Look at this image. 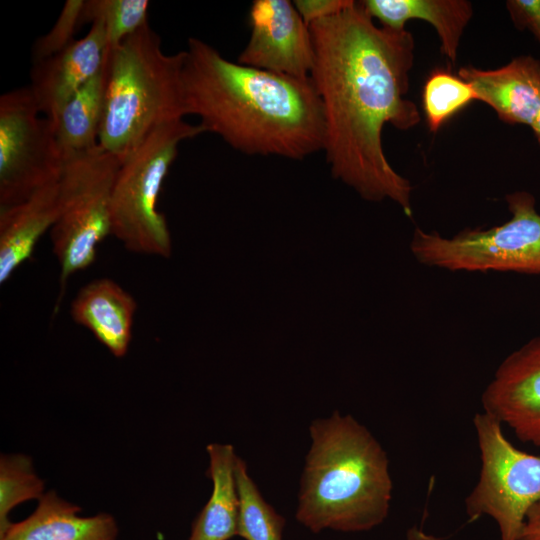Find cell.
<instances>
[{
    "instance_id": "obj_15",
    "label": "cell",
    "mask_w": 540,
    "mask_h": 540,
    "mask_svg": "<svg viewBox=\"0 0 540 540\" xmlns=\"http://www.w3.org/2000/svg\"><path fill=\"white\" fill-rule=\"evenodd\" d=\"M60 213L59 179L25 200L0 209V283H5L34 253Z\"/></svg>"
},
{
    "instance_id": "obj_3",
    "label": "cell",
    "mask_w": 540,
    "mask_h": 540,
    "mask_svg": "<svg viewBox=\"0 0 540 540\" xmlns=\"http://www.w3.org/2000/svg\"><path fill=\"white\" fill-rule=\"evenodd\" d=\"M300 479L296 519L309 530L362 532L387 517L393 483L389 460L353 416L314 420Z\"/></svg>"
},
{
    "instance_id": "obj_9",
    "label": "cell",
    "mask_w": 540,
    "mask_h": 540,
    "mask_svg": "<svg viewBox=\"0 0 540 540\" xmlns=\"http://www.w3.org/2000/svg\"><path fill=\"white\" fill-rule=\"evenodd\" d=\"M63 158L29 86L0 97V209L59 179Z\"/></svg>"
},
{
    "instance_id": "obj_24",
    "label": "cell",
    "mask_w": 540,
    "mask_h": 540,
    "mask_svg": "<svg viewBox=\"0 0 540 540\" xmlns=\"http://www.w3.org/2000/svg\"><path fill=\"white\" fill-rule=\"evenodd\" d=\"M86 0H66L52 28L32 48L33 63L48 59L69 47L83 24Z\"/></svg>"
},
{
    "instance_id": "obj_23",
    "label": "cell",
    "mask_w": 540,
    "mask_h": 540,
    "mask_svg": "<svg viewBox=\"0 0 540 540\" xmlns=\"http://www.w3.org/2000/svg\"><path fill=\"white\" fill-rule=\"evenodd\" d=\"M45 483L24 454H2L0 458V536L9 525V513L19 504L44 495Z\"/></svg>"
},
{
    "instance_id": "obj_18",
    "label": "cell",
    "mask_w": 540,
    "mask_h": 540,
    "mask_svg": "<svg viewBox=\"0 0 540 540\" xmlns=\"http://www.w3.org/2000/svg\"><path fill=\"white\" fill-rule=\"evenodd\" d=\"M206 449L212 492L194 521L188 540H229L238 531L239 495L235 474L238 456L230 444L211 443Z\"/></svg>"
},
{
    "instance_id": "obj_8",
    "label": "cell",
    "mask_w": 540,
    "mask_h": 540,
    "mask_svg": "<svg viewBox=\"0 0 540 540\" xmlns=\"http://www.w3.org/2000/svg\"><path fill=\"white\" fill-rule=\"evenodd\" d=\"M481 468L465 499L470 521L488 516L495 521L500 540H518L530 509L540 502V456L515 447L503 425L481 412L473 418Z\"/></svg>"
},
{
    "instance_id": "obj_28",
    "label": "cell",
    "mask_w": 540,
    "mask_h": 540,
    "mask_svg": "<svg viewBox=\"0 0 540 540\" xmlns=\"http://www.w3.org/2000/svg\"><path fill=\"white\" fill-rule=\"evenodd\" d=\"M409 540H438V539H435L432 536H428L420 530L414 529L409 534Z\"/></svg>"
},
{
    "instance_id": "obj_10",
    "label": "cell",
    "mask_w": 540,
    "mask_h": 540,
    "mask_svg": "<svg viewBox=\"0 0 540 540\" xmlns=\"http://www.w3.org/2000/svg\"><path fill=\"white\" fill-rule=\"evenodd\" d=\"M250 37L237 62L295 78H309L314 46L309 25L289 0H254Z\"/></svg>"
},
{
    "instance_id": "obj_22",
    "label": "cell",
    "mask_w": 540,
    "mask_h": 540,
    "mask_svg": "<svg viewBox=\"0 0 540 540\" xmlns=\"http://www.w3.org/2000/svg\"><path fill=\"white\" fill-rule=\"evenodd\" d=\"M149 7L147 0H86L83 23L103 25L109 51L149 23Z\"/></svg>"
},
{
    "instance_id": "obj_1",
    "label": "cell",
    "mask_w": 540,
    "mask_h": 540,
    "mask_svg": "<svg viewBox=\"0 0 540 540\" xmlns=\"http://www.w3.org/2000/svg\"><path fill=\"white\" fill-rule=\"evenodd\" d=\"M314 46L310 80L324 119L323 150L332 175L370 201L390 199L412 216L410 181L384 153L386 124L399 130L421 120L406 98L415 42L405 30L375 25L361 1L309 25Z\"/></svg>"
},
{
    "instance_id": "obj_20",
    "label": "cell",
    "mask_w": 540,
    "mask_h": 540,
    "mask_svg": "<svg viewBox=\"0 0 540 540\" xmlns=\"http://www.w3.org/2000/svg\"><path fill=\"white\" fill-rule=\"evenodd\" d=\"M235 474L239 495L237 535L244 540H282L285 519L263 498L240 457Z\"/></svg>"
},
{
    "instance_id": "obj_16",
    "label": "cell",
    "mask_w": 540,
    "mask_h": 540,
    "mask_svg": "<svg viewBox=\"0 0 540 540\" xmlns=\"http://www.w3.org/2000/svg\"><path fill=\"white\" fill-rule=\"evenodd\" d=\"M80 512L78 505L48 491L28 517L9 525L0 540H117L118 525L111 514Z\"/></svg>"
},
{
    "instance_id": "obj_2",
    "label": "cell",
    "mask_w": 540,
    "mask_h": 540,
    "mask_svg": "<svg viewBox=\"0 0 540 540\" xmlns=\"http://www.w3.org/2000/svg\"><path fill=\"white\" fill-rule=\"evenodd\" d=\"M182 89L186 115L241 153L301 160L323 150L322 105L310 78L230 61L191 37Z\"/></svg>"
},
{
    "instance_id": "obj_12",
    "label": "cell",
    "mask_w": 540,
    "mask_h": 540,
    "mask_svg": "<svg viewBox=\"0 0 540 540\" xmlns=\"http://www.w3.org/2000/svg\"><path fill=\"white\" fill-rule=\"evenodd\" d=\"M106 57L104 27L100 22H93L83 38L58 54L33 63L29 87L41 114L50 118L101 71Z\"/></svg>"
},
{
    "instance_id": "obj_19",
    "label": "cell",
    "mask_w": 540,
    "mask_h": 540,
    "mask_svg": "<svg viewBox=\"0 0 540 540\" xmlns=\"http://www.w3.org/2000/svg\"><path fill=\"white\" fill-rule=\"evenodd\" d=\"M106 85L107 57L101 71L47 118L63 161L99 145Z\"/></svg>"
},
{
    "instance_id": "obj_7",
    "label": "cell",
    "mask_w": 540,
    "mask_h": 540,
    "mask_svg": "<svg viewBox=\"0 0 540 540\" xmlns=\"http://www.w3.org/2000/svg\"><path fill=\"white\" fill-rule=\"evenodd\" d=\"M121 160L97 147L66 158L59 177L60 213L50 230L60 267V294L69 278L88 268L111 235V201Z\"/></svg>"
},
{
    "instance_id": "obj_11",
    "label": "cell",
    "mask_w": 540,
    "mask_h": 540,
    "mask_svg": "<svg viewBox=\"0 0 540 540\" xmlns=\"http://www.w3.org/2000/svg\"><path fill=\"white\" fill-rule=\"evenodd\" d=\"M483 412L540 449V336L510 353L481 397Z\"/></svg>"
},
{
    "instance_id": "obj_13",
    "label": "cell",
    "mask_w": 540,
    "mask_h": 540,
    "mask_svg": "<svg viewBox=\"0 0 540 540\" xmlns=\"http://www.w3.org/2000/svg\"><path fill=\"white\" fill-rule=\"evenodd\" d=\"M458 76L507 124L531 126L540 110V60L530 55L497 69L461 67Z\"/></svg>"
},
{
    "instance_id": "obj_29",
    "label": "cell",
    "mask_w": 540,
    "mask_h": 540,
    "mask_svg": "<svg viewBox=\"0 0 540 540\" xmlns=\"http://www.w3.org/2000/svg\"><path fill=\"white\" fill-rule=\"evenodd\" d=\"M532 131H533V134L537 140V142L540 144V110L537 114V116L535 117L532 125L530 126Z\"/></svg>"
},
{
    "instance_id": "obj_26",
    "label": "cell",
    "mask_w": 540,
    "mask_h": 540,
    "mask_svg": "<svg viewBox=\"0 0 540 540\" xmlns=\"http://www.w3.org/2000/svg\"><path fill=\"white\" fill-rule=\"evenodd\" d=\"M297 11L307 25L332 17L351 7L353 0H295Z\"/></svg>"
},
{
    "instance_id": "obj_14",
    "label": "cell",
    "mask_w": 540,
    "mask_h": 540,
    "mask_svg": "<svg viewBox=\"0 0 540 540\" xmlns=\"http://www.w3.org/2000/svg\"><path fill=\"white\" fill-rule=\"evenodd\" d=\"M137 303L115 281L95 279L83 286L71 303L70 314L78 325L88 329L110 353L122 358L132 339Z\"/></svg>"
},
{
    "instance_id": "obj_17",
    "label": "cell",
    "mask_w": 540,
    "mask_h": 540,
    "mask_svg": "<svg viewBox=\"0 0 540 540\" xmlns=\"http://www.w3.org/2000/svg\"><path fill=\"white\" fill-rule=\"evenodd\" d=\"M366 12L383 27L405 30L406 22L420 19L436 30L445 57L456 63L458 47L464 29L473 15L466 0H364Z\"/></svg>"
},
{
    "instance_id": "obj_27",
    "label": "cell",
    "mask_w": 540,
    "mask_h": 540,
    "mask_svg": "<svg viewBox=\"0 0 540 540\" xmlns=\"http://www.w3.org/2000/svg\"><path fill=\"white\" fill-rule=\"evenodd\" d=\"M518 540H540V502L528 512Z\"/></svg>"
},
{
    "instance_id": "obj_4",
    "label": "cell",
    "mask_w": 540,
    "mask_h": 540,
    "mask_svg": "<svg viewBox=\"0 0 540 540\" xmlns=\"http://www.w3.org/2000/svg\"><path fill=\"white\" fill-rule=\"evenodd\" d=\"M184 50L166 54L149 23L107 51V85L99 145L121 161L162 125L186 115Z\"/></svg>"
},
{
    "instance_id": "obj_21",
    "label": "cell",
    "mask_w": 540,
    "mask_h": 540,
    "mask_svg": "<svg viewBox=\"0 0 540 540\" xmlns=\"http://www.w3.org/2000/svg\"><path fill=\"white\" fill-rule=\"evenodd\" d=\"M477 100L472 86L449 69H434L422 92L423 110L429 130L436 133L452 116Z\"/></svg>"
},
{
    "instance_id": "obj_5",
    "label": "cell",
    "mask_w": 540,
    "mask_h": 540,
    "mask_svg": "<svg viewBox=\"0 0 540 540\" xmlns=\"http://www.w3.org/2000/svg\"><path fill=\"white\" fill-rule=\"evenodd\" d=\"M202 133L200 124L184 119L162 125L121 161L112 193L111 235L129 251L171 255L167 221L158 210L159 195L179 144Z\"/></svg>"
},
{
    "instance_id": "obj_25",
    "label": "cell",
    "mask_w": 540,
    "mask_h": 540,
    "mask_svg": "<svg viewBox=\"0 0 540 540\" xmlns=\"http://www.w3.org/2000/svg\"><path fill=\"white\" fill-rule=\"evenodd\" d=\"M506 7L514 26L530 31L540 43V0H508Z\"/></svg>"
},
{
    "instance_id": "obj_6",
    "label": "cell",
    "mask_w": 540,
    "mask_h": 540,
    "mask_svg": "<svg viewBox=\"0 0 540 540\" xmlns=\"http://www.w3.org/2000/svg\"><path fill=\"white\" fill-rule=\"evenodd\" d=\"M511 217L488 229L466 228L452 237L416 228L410 243L415 259L453 272H517L540 275V213L526 191L506 196Z\"/></svg>"
}]
</instances>
